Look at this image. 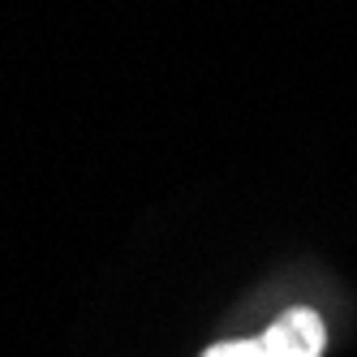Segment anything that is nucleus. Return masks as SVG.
Wrapping results in <instances>:
<instances>
[{
  "label": "nucleus",
  "instance_id": "f257e3e1",
  "mask_svg": "<svg viewBox=\"0 0 357 357\" xmlns=\"http://www.w3.org/2000/svg\"><path fill=\"white\" fill-rule=\"evenodd\" d=\"M327 349V323L310 305H293L280 314L263 336L254 340H220L207 344L202 357H323Z\"/></svg>",
  "mask_w": 357,
  "mask_h": 357
}]
</instances>
